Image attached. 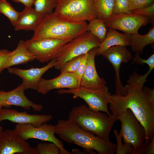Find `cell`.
Segmentation results:
<instances>
[{
	"label": "cell",
	"mask_w": 154,
	"mask_h": 154,
	"mask_svg": "<svg viewBox=\"0 0 154 154\" xmlns=\"http://www.w3.org/2000/svg\"><path fill=\"white\" fill-rule=\"evenodd\" d=\"M56 59L52 60L43 67L32 68L29 69L8 68L9 72L18 76L22 80V84L25 90L32 89L37 90L39 82L43 74L54 66Z\"/></svg>",
	"instance_id": "obj_16"
},
{
	"label": "cell",
	"mask_w": 154,
	"mask_h": 154,
	"mask_svg": "<svg viewBox=\"0 0 154 154\" xmlns=\"http://www.w3.org/2000/svg\"><path fill=\"white\" fill-rule=\"evenodd\" d=\"M35 55L27 48L25 41L21 40L19 42L16 48L11 51L9 60L1 70L0 72L5 69L14 65L26 63L35 59Z\"/></svg>",
	"instance_id": "obj_20"
},
{
	"label": "cell",
	"mask_w": 154,
	"mask_h": 154,
	"mask_svg": "<svg viewBox=\"0 0 154 154\" xmlns=\"http://www.w3.org/2000/svg\"><path fill=\"white\" fill-rule=\"evenodd\" d=\"M0 13L7 17L14 27L18 20L20 12L16 11L6 0H0Z\"/></svg>",
	"instance_id": "obj_26"
},
{
	"label": "cell",
	"mask_w": 154,
	"mask_h": 154,
	"mask_svg": "<svg viewBox=\"0 0 154 154\" xmlns=\"http://www.w3.org/2000/svg\"><path fill=\"white\" fill-rule=\"evenodd\" d=\"M112 15L122 13H131L129 10L130 0H114Z\"/></svg>",
	"instance_id": "obj_30"
},
{
	"label": "cell",
	"mask_w": 154,
	"mask_h": 154,
	"mask_svg": "<svg viewBox=\"0 0 154 154\" xmlns=\"http://www.w3.org/2000/svg\"><path fill=\"white\" fill-rule=\"evenodd\" d=\"M121 123L119 133L124 142L131 144L133 154H141L145 138V131L142 124L129 109L117 117Z\"/></svg>",
	"instance_id": "obj_6"
},
{
	"label": "cell",
	"mask_w": 154,
	"mask_h": 154,
	"mask_svg": "<svg viewBox=\"0 0 154 154\" xmlns=\"http://www.w3.org/2000/svg\"><path fill=\"white\" fill-rule=\"evenodd\" d=\"M55 127V133L68 143L95 150L99 154L116 153V144L85 131L68 120H59Z\"/></svg>",
	"instance_id": "obj_2"
},
{
	"label": "cell",
	"mask_w": 154,
	"mask_h": 154,
	"mask_svg": "<svg viewBox=\"0 0 154 154\" xmlns=\"http://www.w3.org/2000/svg\"><path fill=\"white\" fill-rule=\"evenodd\" d=\"M88 56V52L83 55L80 64L73 73L78 80V88L80 87V82L85 70Z\"/></svg>",
	"instance_id": "obj_31"
},
{
	"label": "cell",
	"mask_w": 154,
	"mask_h": 154,
	"mask_svg": "<svg viewBox=\"0 0 154 154\" xmlns=\"http://www.w3.org/2000/svg\"><path fill=\"white\" fill-rule=\"evenodd\" d=\"M127 83L124 86L125 94H111L110 108L116 117L127 109L132 111L145 129L144 148L154 137V106L147 99L143 90L144 84L138 80L135 72L130 76Z\"/></svg>",
	"instance_id": "obj_1"
},
{
	"label": "cell",
	"mask_w": 154,
	"mask_h": 154,
	"mask_svg": "<svg viewBox=\"0 0 154 154\" xmlns=\"http://www.w3.org/2000/svg\"><path fill=\"white\" fill-rule=\"evenodd\" d=\"M131 13L133 14L146 16L150 18L152 23L154 24V4L145 8L132 11Z\"/></svg>",
	"instance_id": "obj_33"
},
{
	"label": "cell",
	"mask_w": 154,
	"mask_h": 154,
	"mask_svg": "<svg viewBox=\"0 0 154 154\" xmlns=\"http://www.w3.org/2000/svg\"><path fill=\"white\" fill-rule=\"evenodd\" d=\"M101 42L96 36L87 31L64 44L62 48L54 67L60 70L67 61L87 53L92 48L99 47Z\"/></svg>",
	"instance_id": "obj_7"
},
{
	"label": "cell",
	"mask_w": 154,
	"mask_h": 154,
	"mask_svg": "<svg viewBox=\"0 0 154 154\" xmlns=\"http://www.w3.org/2000/svg\"><path fill=\"white\" fill-rule=\"evenodd\" d=\"M68 120L89 133L109 140L110 131L117 117L96 112L85 104L73 107Z\"/></svg>",
	"instance_id": "obj_4"
},
{
	"label": "cell",
	"mask_w": 154,
	"mask_h": 154,
	"mask_svg": "<svg viewBox=\"0 0 154 154\" xmlns=\"http://www.w3.org/2000/svg\"><path fill=\"white\" fill-rule=\"evenodd\" d=\"M133 61L136 63L142 65L144 64H147L149 67L154 68V54H153L147 59H144L140 57V52H136L132 58Z\"/></svg>",
	"instance_id": "obj_34"
},
{
	"label": "cell",
	"mask_w": 154,
	"mask_h": 154,
	"mask_svg": "<svg viewBox=\"0 0 154 154\" xmlns=\"http://www.w3.org/2000/svg\"><path fill=\"white\" fill-rule=\"evenodd\" d=\"M25 90L22 84L9 91L0 90V108L14 105L21 107L27 110L31 108L35 111L42 110L43 106L36 104L29 100L24 94Z\"/></svg>",
	"instance_id": "obj_14"
},
{
	"label": "cell",
	"mask_w": 154,
	"mask_h": 154,
	"mask_svg": "<svg viewBox=\"0 0 154 154\" xmlns=\"http://www.w3.org/2000/svg\"><path fill=\"white\" fill-rule=\"evenodd\" d=\"M38 154L36 148L23 139L14 129H7L0 135V154Z\"/></svg>",
	"instance_id": "obj_13"
},
{
	"label": "cell",
	"mask_w": 154,
	"mask_h": 154,
	"mask_svg": "<svg viewBox=\"0 0 154 154\" xmlns=\"http://www.w3.org/2000/svg\"><path fill=\"white\" fill-rule=\"evenodd\" d=\"M60 94H72L74 98H80L84 100L92 110L105 112L109 116L112 115L109 112V104L111 93L109 88L105 86L97 89H91L80 87L74 89H60L58 91Z\"/></svg>",
	"instance_id": "obj_8"
},
{
	"label": "cell",
	"mask_w": 154,
	"mask_h": 154,
	"mask_svg": "<svg viewBox=\"0 0 154 154\" xmlns=\"http://www.w3.org/2000/svg\"><path fill=\"white\" fill-rule=\"evenodd\" d=\"M1 108H0V110ZM3 131V128L2 126L0 125V135L2 133Z\"/></svg>",
	"instance_id": "obj_39"
},
{
	"label": "cell",
	"mask_w": 154,
	"mask_h": 154,
	"mask_svg": "<svg viewBox=\"0 0 154 154\" xmlns=\"http://www.w3.org/2000/svg\"><path fill=\"white\" fill-rule=\"evenodd\" d=\"M97 14V18L104 22L112 15L114 0H94Z\"/></svg>",
	"instance_id": "obj_23"
},
{
	"label": "cell",
	"mask_w": 154,
	"mask_h": 154,
	"mask_svg": "<svg viewBox=\"0 0 154 154\" xmlns=\"http://www.w3.org/2000/svg\"><path fill=\"white\" fill-rule=\"evenodd\" d=\"M143 90L150 102L154 106V89L145 86Z\"/></svg>",
	"instance_id": "obj_36"
},
{
	"label": "cell",
	"mask_w": 154,
	"mask_h": 154,
	"mask_svg": "<svg viewBox=\"0 0 154 154\" xmlns=\"http://www.w3.org/2000/svg\"><path fill=\"white\" fill-rule=\"evenodd\" d=\"M87 25L86 21L72 22L52 12L43 18L31 39L50 38L70 41L87 31Z\"/></svg>",
	"instance_id": "obj_3"
},
{
	"label": "cell",
	"mask_w": 154,
	"mask_h": 154,
	"mask_svg": "<svg viewBox=\"0 0 154 154\" xmlns=\"http://www.w3.org/2000/svg\"><path fill=\"white\" fill-rule=\"evenodd\" d=\"M15 130L24 140L35 139L53 142L60 149V154H70L66 149L62 141L55 136V125L46 123L37 127L30 123L17 124Z\"/></svg>",
	"instance_id": "obj_9"
},
{
	"label": "cell",
	"mask_w": 154,
	"mask_h": 154,
	"mask_svg": "<svg viewBox=\"0 0 154 154\" xmlns=\"http://www.w3.org/2000/svg\"><path fill=\"white\" fill-rule=\"evenodd\" d=\"M25 41L28 49L35 55V59L41 63L56 59L62 47L70 41L50 38Z\"/></svg>",
	"instance_id": "obj_10"
},
{
	"label": "cell",
	"mask_w": 154,
	"mask_h": 154,
	"mask_svg": "<svg viewBox=\"0 0 154 154\" xmlns=\"http://www.w3.org/2000/svg\"><path fill=\"white\" fill-rule=\"evenodd\" d=\"M104 23L108 29L112 28L130 34L138 33L142 26L152 22L150 18L144 15L122 13L112 15Z\"/></svg>",
	"instance_id": "obj_11"
},
{
	"label": "cell",
	"mask_w": 154,
	"mask_h": 154,
	"mask_svg": "<svg viewBox=\"0 0 154 154\" xmlns=\"http://www.w3.org/2000/svg\"><path fill=\"white\" fill-rule=\"evenodd\" d=\"M54 12L73 22L89 21L97 17L94 0H58Z\"/></svg>",
	"instance_id": "obj_5"
},
{
	"label": "cell",
	"mask_w": 154,
	"mask_h": 154,
	"mask_svg": "<svg viewBox=\"0 0 154 154\" xmlns=\"http://www.w3.org/2000/svg\"><path fill=\"white\" fill-rule=\"evenodd\" d=\"M154 153V137L143 149L142 154H153Z\"/></svg>",
	"instance_id": "obj_37"
},
{
	"label": "cell",
	"mask_w": 154,
	"mask_h": 154,
	"mask_svg": "<svg viewBox=\"0 0 154 154\" xmlns=\"http://www.w3.org/2000/svg\"><path fill=\"white\" fill-rule=\"evenodd\" d=\"M116 46H129L128 34L121 33L114 29L109 28L105 39L98 48L96 55H101L108 48Z\"/></svg>",
	"instance_id": "obj_21"
},
{
	"label": "cell",
	"mask_w": 154,
	"mask_h": 154,
	"mask_svg": "<svg viewBox=\"0 0 154 154\" xmlns=\"http://www.w3.org/2000/svg\"><path fill=\"white\" fill-rule=\"evenodd\" d=\"M83 55L74 58L66 62L60 70V74L74 73L80 64Z\"/></svg>",
	"instance_id": "obj_29"
},
{
	"label": "cell",
	"mask_w": 154,
	"mask_h": 154,
	"mask_svg": "<svg viewBox=\"0 0 154 154\" xmlns=\"http://www.w3.org/2000/svg\"><path fill=\"white\" fill-rule=\"evenodd\" d=\"M154 4V0H130L129 10L131 11L149 7Z\"/></svg>",
	"instance_id": "obj_32"
},
{
	"label": "cell",
	"mask_w": 154,
	"mask_h": 154,
	"mask_svg": "<svg viewBox=\"0 0 154 154\" xmlns=\"http://www.w3.org/2000/svg\"><path fill=\"white\" fill-rule=\"evenodd\" d=\"M52 118L51 114H30L25 112L2 108L0 110V122L7 120L17 124L30 123L38 127L50 121Z\"/></svg>",
	"instance_id": "obj_15"
},
{
	"label": "cell",
	"mask_w": 154,
	"mask_h": 154,
	"mask_svg": "<svg viewBox=\"0 0 154 154\" xmlns=\"http://www.w3.org/2000/svg\"><path fill=\"white\" fill-rule=\"evenodd\" d=\"M58 0H35V10L43 18L52 13L57 6Z\"/></svg>",
	"instance_id": "obj_25"
},
{
	"label": "cell",
	"mask_w": 154,
	"mask_h": 154,
	"mask_svg": "<svg viewBox=\"0 0 154 154\" xmlns=\"http://www.w3.org/2000/svg\"><path fill=\"white\" fill-rule=\"evenodd\" d=\"M78 88L77 79L73 73H66L51 79L41 78L37 90L38 93L46 94L54 89H74Z\"/></svg>",
	"instance_id": "obj_18"
},
{
	"label": "cell",
	"mask_w": 154,
	"mask_h": 154,
	"mask_svg": "<svg viewBox=\"0 0 154 154\" xmlns=\"http://www.w3.org/2000/svg\"><path fill=\"white\" fill-rule=\"evenodd\" d=\"M43 17L32 7H25L20 12L19 19L14 26L15 31L23 30L34 32L38 27Z\"/></svg>",
	"instance_id": "obj_19"
},
{
	"label": "cell",
	"mask_w": 154,
	"mask_h": 154,
	"mask_svg": "<svg viewBox=\"0 0 154 154\" xmlns=\"http://www.w3.org/2000/svg\"><path fill=\"white\" fill-rule=\"evenodd\" d=\"M11 53V51L6 49L0 50V71L9 60Z\"/></svg>",
	"instance_id": "obj_35"
},
{
	"label": "cell",
	"mask_w": 154,
	"mask_h": 154,
	"mask_svg": "<svg viewBox=\"0 0 154 154\" xmlns=\"http://www.w3.org/2000/svg\"><path fill=\"white\" fill-rule=\"evenodd\" d=\"M14 2L23 4L25 7H32L34 5L35 0H12Z\"/></svg>",
	"instance_id": "obj_38"
},
{
	"label": "cell",
	"mask_w": 154,
	"mask_h": 154,
	"mask_svg": "<svg viewBox=\"0 0 154 154\" xmlns=\"http://www.w3.org/2000/svg\"><path fill=\"white\" fill-rule=\"evenodd\" d=\"M89 22L87 25V31L97 37L101 42L105 39L108 30L104 21L96 18Z\"/></svg>",
	"instance_id": "obj_24"
},
{
	"label": "cell",
	"mask_w": 154,
	"mask_h": 154,
	"mask_svg": "<svg viewBox=\"0 0 154 154\" xmlns=\"http://www.w3.org/2000/svg\"><path fill=\"white\" fill-rule=\"evenodd\" d=\"M128 36L132 50L142 53L145 46L154 42V27L150 28L145 35H141L138 33L128 34Z\"/></svg>",
	"instance_id": "obj_22"
},
{
	"label": "cell",
	"mask_w": 154,
	"mask_h": 154,
	"mask_svg": "<svg viewBox=\"0 0 154 154\" xmlns=\"http://www.w3.org/2000/svg\"><path fill=\"white\" fill-rule=\"evenodd\" d=\"M112 65L115 73V81L116 94L124 95L126 89L120 80L119 71L122 62L127 63L132 60L131 52L126 46H116L111 47L105 50L101 55Z\"/></svg>",
	"instance_id": "obj_12"
},
{
	"label": "cell",
	"mask_w": 154,
	"mask_h": 154,
	"mask_svg": "<svg viewBox=\"0 0 154 154\" xmlns=\"http://www.w3.org/2000/svg\"><path fill=\"white\" fill-rule=\"evenodd\" d=\"M113 133L117 141L116 154H133L134 148L131 144L125 142L123 144L121 135L120 133H118L117 130L114 129Z\"/></svg>",
	"instance_id": "obj_27"
},
{
	"label": "cell",
	"mask_w": 154,
	"mask_h": 154,
	"mask_svg": "<svg viewBox=\"0 0 154 154\" xmlns=\"http://www.w3.org/2000/svg\"><path fill=\"white\" fill-rule=\"evenodd\" d=\"M35 148L38 154H60V148L52 142L38 143Z\"/></svg>",
	"instance_id": "obj_28"
},
{
	"label": "cell",
	"mask_w": 154,
	"mask_h": 154,
	"mask_svg": "<svg viewBox=\"0 0 154 154\" xmlns=\"http://www.w3.org/2000/svg\"><path fill=\"white\" fill-rule=\"evenodd\" d=\"M98 48H94L88 52L86 68L81 81L80 87L89 89H97L106 85V81L104 78L99 76L95 66V58Z\"/></svg>",
	"instance_id": "obj_17"
}]
</instances>
